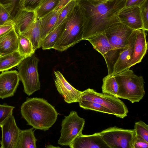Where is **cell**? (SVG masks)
<instances>
[{"instance_id":"obj_1","label":"cell","mask_w":148,"mask_h":148,"mask_svg":"<svg viewBox=\"0 0 148 148\" xmlns=\"http://www.w3.org/2000/svg\"><path fill=\"white\" fill-rule=\"evenodd\" d=\"M126 0L95 1L77 0L84 20L83 40L101 33L111 25L120 22L117 15L125 7Z\"/></svg>"},{"instance_id":"obj_2","label":"cell","mask_w":148,"mask_h":148,"mask_svg":"<svg viewBox=\"0 0 148 148\" xmlns=\"http://www.w3.org/2000/svg\"><path fill=\"white\" fill-rule=\"evenodd\" d=\"M21 112L27 124L36 130H48L55 123L58 113L54 107L42 98H27L22 104Z\"/></svg>"},{"instance_id":"obj_3","label":"cell","mask_w":148,"mask_h":148,"mask_svg":"<svg viewBox=\"0 0 148 148\" xmlns=\"http://www.w3.org/2000/svg\"><path fill=\"white\" fill-rule=\"evenodd\" d=\"M133 31L119 22L112 24L104 31L112 48L103 56L107 66L108 75H112L114 64L120 54L128 46Z\"/></svg>"},{"instance_id":"obj_4","label":"cell","mask_w":148,"mask_h":148,"mask_svg":"<svg viewBox=\"0 0 148 148\" xmlns=\"http://www.w3.org/2000/svg\"><path fill=\"white\" fill-rule=\"evenodd\" d=\"M119 86L116 97L126 99L132 103L139 102L144 97V80L130 69L113 75Z\"/></svg>"},{"instance_id":"obj_5","label":"cell","mask_w":148,"mask_h":148,"mask_svg":"<svg viewBox=\"0 0 148 148\" xmlns=\"http://www.w3.org/2000/svg\"><path fill=\"white\" fill-rule=\"evenodd\" d=\"M84 20L77 3L75 8L65 21L62 34L53 49L59 51L66 50L83 40Z\"/></svg>"},{"instance_id":"obj_6","label":"cell","mask_w":148,"mask_h":148,"mask_svg":"<svg viewBox=\"0 0 148 148\" xmlns=\"http://www.w3.org/2000/svg\"><path fill=\"white\" fill-rule=\"evenodd\" d=\"M39 61L34 54L25 58L17 66L19 80L23 84L24 92L28 96L40 88L38 71Z\"/></svg>"},{"instance_id":"obj_7","label":"cell","mask_w":148,"mask_h":148,"mask_svg":"<svg viewBox=\"0 0 148 148\" xmlns=\"http://www.w3.org/2000/svg\"><path fill=\"white\" fill-rule=\"evenodd\" d=\"M79 99L98 103L111 110L116 117L123 119L127 116L128 108L121 100L116 96L99 93L88 88L82 91Z\"/></svg>"},{"instance_id":"obj_8","label":"cell","mask_w":148,"mask_h":148,"mask_svg":"<svg viewBox=\"0 0 148 148\" xmlns=\"http://www.w3.org/2000/svg\"><path fill=\"white\" fill-rule=\"evenodd\" d=\"M100 133L110 148H133L136 136L134 129L114 127L103 130Z\"/></svg>"},{"instance_id":"obj_9","label":"cell","mask_w":148,"mask_h":148,"mask_svg":"<svg viewBox=\"0 0 148 148\" xmlns=\"http://www.w3.org/2000/svg\"><path fill=\"white\" fill-rule=\"evenodd\" d=\"M85 123V119L80 117L76 111L70 112L62 121L58 143L62 146H69L77 136L82 134Z\"/></svg>"},{"instance_id":"obj_10","label":"cell","mask_w":148,"mask_h":148,"mask_svg":"<svg viewBox=\"0 0 148 148\" xmlns=\"http://www.w3.org/2000/svg\"><path fill=\"white\" fill-rule=\"evenodd\" d=\"M1 148H16L20 130L17 126L14 116L12 115L1 127Z\"/></svg>"},{"instance_id":"obj_11","label":"cell","mask_w":148,"mask_h":148,"mask_svg":"<svg viewBox=\"0 0 148 148\" xmlns=\"http://www.w3.org/2000/svg\"><path fill=\"white\" fill-rule=\"evenodd\" d=\"M55 84L57 90L68 103L78 102L82 91L73 87L59 71H55Z\"/></svg>"},{"instance_id":"obj_12","label":"cell","mask_w":148,"mask_h":148,"mask_svg":"<svg viewBox=\"0 0 148 148\" xmlns=\"http://www.w3.org/2000/svg\"><path fill=\"white\" fill-rule=\"evenodd\" d=\"M20 81L16 70L5 71L0 74V98L4 99L13 96Z\"/></svg>"},{"instance_id":"obj_13","label":"cell","mask_w":148,"mask_h":148,"mask_svg":"<svg viewBox=\"0 0 148 148\" xmlns=\"http://www.w3.org/2000/svg\"><path fill=\"white\" fill-rule=\"evenodd\" d=\"M117 16L120 22L134 30L143 28L139 6L125 7Z\"/></svg>"},{"instance_id":"obj_14","label":"cell","mask_w":148,"mask_h":148,"mask_svg":"<svg viewBox=\"0 0 148 148\" xmlns=\"http://www.w3.org/2000/svg\"><path fill=\"white\" fill-rule=\"evenodd\" d=\"M69 146L71 148H110L103 139L100 132L90 135L82 134Z\"/></svg>"},{"instance_id":"obj_15","label":"cell","mask_w":148,"mask_h":148,"mask_svg":"<svg viewBox=\"0 0 148 148\" xmlns=\"http://www.w3.org/2000/svg\"><path fill=\"white\" fill-rule=\"evenodd\" d=\"M137 30H134L128 46L124 49L114 66L112 76L130 69V65L133 55Z\"/></svg>"},{"instance_id":"obj_16","label":"cell","mask_w":148,"mask_h":148,"mask_svg":"<svg viewBox=\"0 0 148 148\" xmlns=\"http://www.w3.org/2000/svg\"><path fill=\"white\" fill-rule=\"evenodd\" d=\"M146 35L145 30L143 29L137 30L130 67L140 62L146 54L147 49Z\"/></svg>"},{"instance_id":"obj_17","label":"cell","mask_w":148,"mask_h":148,"mask_svg":"<svg viewBox=\"0 0 148 148\" xmlns=\"http://www.w3.org/2000/svg\"><path fill=\"white\" fill-rule=\"evenodd\" d=\"M36 15L35 10L20 9L12 19L17 34L25 32L33 22Z\"/></svg>"},{"instance_id":"obj_18","label":"cell","mask_w":148,"mask_h":148,"mask_svg":"<svg viewBox=\"0 0 148 148\" xmlns=\"http://www.w3.org/2000/svg\"><path fill=\"white\" fill-rule=\"evenodd\" d=\"M18 34L14 27L0 37V56L18 51Z\"/></svg>"},{"instance_id":"obj_19","label":"cell","mask_w":148,"mask_h":148,"mask_svg":"<svg viewBox=\"0 0 148 148\" xmlns=\"http://www.w3.org/2000/svg\"><path fill=\"white\" fill-rule=\"evenodd\" d=\"M62 8L55 11L52 10L39 18L41 24L42 43L46 36L53 28Z\"/></svg>"},{"instance_id":"obj_20","label":"cell","mask_w":148,"mask_h":148,"mask_svg":"<svg viewBox=\"0 0 148 148\" xmlns=\"http://www.w3.org/2000/svg\"><path fill=\"white\" fill-rule=\"evenodd\" d=\"M21 34L29 39L36 50L41 47V24L37 16L28 29Z\"/></svg>"},{"instance_id":"obj_21","label":"cell","mask_w":148,"mask_h":148,"mask_svg":"<svg viewBox=\"0 0 148 148\" xmlns=\"http://www.w3.org/2000/svg\"><path fill=\"white\" fill-rule=\"evenodd\" d=\"M87 40L91 44L94 48L103 56L112 49L108 39L104 32L92 36Z\"/></svg>"},{"instance_id":"obj_22","label":"cell","mask_w":148,"mask_h":148,"mask_svg":"<svg viewBox=\"0 0 148 148\" xmlns=\"http://www.w3.org/2000/svg\"><path fill=\"white\" fill-rule=\"evenodd\" d=\"M25 58L18 51L0 56V71H8L17 66Z\"/></svg>"},{"instance_id":"obj_23","label":"cell","mask_w":148,"mask_h":148,"mask_svg":"<svg viewBox=\"0 0 148 148\" xmlns=\"http://www.w3.org/2000/svg\"><path fill=\"white\" fill-rule=\"evenodd\" d=\"M33 127L27 130H20L16 148H36L37 141Z\"/></svg>"},{"instance_id":"obj_24","label":"cell","mask_w":148,"mask_h":148,"mask_svg":"<svg viewBox=\"0 0 148 148\" xmlns=\"http://www.w3.org/2000/svg\"><path fill=\"white\" fill-rule=\"evenodd\" d=\"M65 22L50 31L42 41L41 47L43 50L53 49L63 30Z\"/></svg>"},{"instance_id":"obj_25","label":"cell","mask_w":148,"mask_h":148,"mask_svg":"<svg viewBox=\"0 0 148 148\" xmlns=\"http://www.w3.org/2000/svg\"><path fill=\"white\" fill-rule=\"evenodd\" d=\"M18 34V51L25 58L34 54L36 50L29 39L24 35Z\"/></svg>"},{"instance_id":"obj_26","label":"cell","mask_w":148,"mask_h":148,"mask_svg":"<svg viewBox=\"0 0 148 148\" xmlns=\"http://www.w3.org/2000/svg\"><path fill=\"white\" fill-rule=\"evenodd\" d=\"M103 82L102 93L116 97L119 86L114 77L108 75L103 78Z\"/></svg>"},{"instance_id":"obj_27","label":"cell","mask_w":148,"mask_h":148,"mask_svg":"<svg viewBox=\"0 0 148 148\" xmlns=\"http://www.w3.org/2000/svg\"><path fill=\"white\" fill-rule=\"evenodd\" d=\"M77 3V0H71L62 8L52 30L65 22L74 11Z\"/></svg>"},{"instance_id":"obj_28","label":"cell","mask_w":148,"mask_h":148,"mask_svg":"<svg viewBox=\"0 0 148 148\" xmlns=\"http://www.w3.org/2000/svg\"><path fill=\"white\" fill-rule=\"evenodd\" d=\"M59 0H42L35 9L36 16L39 18L53 10Z\"/></svg>"},{"instance_id":"obj_29","label":"cell","mask_w":148,"mask_h":148,"mask_svg":"<svg viewBox=\"0 0 148 148\" xmlns=\"http://www.w3.org/2000/svg\"><path fill=\"white\" fill-rule=\"evenodd\" d=\"M78 102L79 106L84 109L114 115L111 110L98 103L81 99H79Z\"/></svg>"},{"instance_id":"obj_30","label":"cell","mask_w":148,"mask_h":148,"mask_svg":"<svg viewBox=\"0 0 148 148\" xmlns=\"http://www.w3.org/2000/svg\"><path fill=\"white\" fill-rule=\"evenodd\" d=\"M20 1V0H0V4L10 13L13 19L20 9L19 7Z\"/></svg>"},{"instance_id":"obj_31","label":"cell","mask_w":148,"mask_h":148,"mask_svg":"<svg viewBox=\"0 0 148 148\" xmlns=\"http://www.w3.org/2000/svg\"><path fill=\"white\" fill-rule=\"evenodd\" d=\"M134 130L136 134L148 142V126L144 122L140 120L135 123Z\"/></svg>"},{"instance_id":"obj_32","label":"cell","mask_w":148,"mask_h":148,"mask_svg":"<svg viewBox=\"0 0 148 148\" xmlns=\"http://www.w3.org/2000/svg\"><path fill=\"white\" fill-rule=\"evenodd\" d=\"M14 108V107L9 106L6 103L0 104V127L12 115Z\"/></svg>"},{"instance_id":"obj_33","label":"cell","mask_w":148,"mask_h":148,"mask_svg":"<svg viewBox=\"0 0 148 148\" xmlns=\"http://www.w3.org/2000/svg\"><path fill=\"white\" fill-rule=\"evenodd\" d=\"M140 14L143 23V29L148 30V0H145L140 5Z\"/></svg>"},{"instance_id":"obj_34","label":"cell","mask_w":148,"mask_h":148,"mask_svg":"<svg viewBox=\"0 0 148 148\" xmlns=\"http://www.w3.org/2000/svg\"><path fill=\"white\" fill-rule=\"evenodd\" d=\"M42 0H20L19 8L28 10H34Z\"/></svg>"},{"instance_id":"obj_35","label":"cell","mask_w":148,"mask_h":148,"mask_svg":"<svg viewBox=\"0 0 148 148\" xmlns=\"http://www.w3.org/2000/svg\"><path fill=\"white\" fill-rule=\"evenodd\" d=\"M12 21L10 13L0 4V25Z\"/></svg>"},{"instance_id":"obj_36","label":"cell","mask_w":148,"mask_h":148,"mask_svg":"<svg viewBox=\"0 0 148 148\" xmlns=\"http://www.w3.org/2000/svg\"><path fill=\"white\" fill-rule=\"evenodd\" d=\"M148 147V142L141 137L136 134L133 148H147Z\"/></svg>"},{"instance_id":"obj_37","label":"cell","mask_w":148,"mask_h":148,"mask_svg":"<svg viewBox=\"0 0 148 148\" xmlns=\"http://www.w3.org/2000/svg\"><path fill=\"white\" fill-rule=\"evenodd\" d=\"M14 27L12 21L8 22L4 25H0V37L10 31Z\"/></svg>"},{"instance_id":"obj_38","label":"cell","mask_w":148,"mask_h":148,"mask_svg":"<svg viewBox=\"0 0 148 148\" xmlns=\"http://www.w3.org/2000/svg\"><path fill=\"white\" fill-rule=\"evenodd\" d=\"M146 0H126L125 7L139 6Z\"/></svg>"},{"instance_id":"obj_39","label":"cell","mask_w":148,"mask_h":148,"mask_svg":"<svg viewBox=\"0 0 148 148\" xmlns=\"http://www.w3.org/2000/svg\"><path fill=\"white\" fill-rule=\"evenodd\" d=\"M71 0H59L58 4L53 10L55 11L58 10L64 7Z\"/></svg>"},{"instance_id":"obj_40","label":"cell","mask_w":148,"mask_h":148,"mask_svg":"<svg viewBox=\"0 0 148 148\" xmlns=\"http://www.w3.org/2000/svg\"><path fill=\"white\" fill-rule=\"evenodd\" d=\"M92 1H98V2H101L102 1L106 0H90Z\"/></svg>"},{"instance_id":"obj_41","label":"cell","mask_w":148,"mask_h":148,"mask_svg":"<svg viewBox=\"0 0 148 148\" xmlns=\"http://www.w3.org/2000/svg\"></svg>"},{"instance_id":"obj_42","label":"cell","mask_w":148,"mask_h":148,"mask_svg":"<svg viewBox=\"0 0 148 148\" xmlns=\"http://www.w3.org/2000/svg\"></svg>"}]
</instances>
